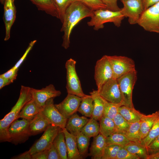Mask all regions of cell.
I'll return each mask as SVG.
<instances>
[{"label":"cell","instance_id":"74e56055","mask_svg":"<svg viewBox=\"0 0 159 159\" xmlns=\"http://www.w3.org/2000/svg\"><path fill=\"white\" fill-rule=\"evenodd\" d=\"M121 147L116 145H107L101 159H116L117 153Z\"/></svg>","mask_w":159,"mask_h":159},{"label":"cell","instance_id":"816d5d0a","mask_svg":"<svg viewBox=\"0 0 159 159\" xmlns=\"http://www.w3.org/2000/svg\"><path fill=\"white\" fill-rule=\"evenodd\" d=\"M5 0H0V1L1 4H4L5 2Z\"/></svg>","mask_w":159,"mask_h":159},{"label":"cell","instance_id":"7bdbcfd3","mask_svg":"<svg viewBox=\"0 0 159 159\" xmlns=\"http://www.w3.org/2000/svg\"><path fill=\"white\" fill-rule=\"evenodd\" d=\"M18 69H15L13 67L0 76L11 81L12 82L15 80L17 76Z\"/></svg>","mask_w":159,"mask_h":159},{"label":"cell","instance_id":"f5cc1de1","mask_svg":"<svg viewBox=\"0 0 159 159\" xmlns=\"http://www.w3.org/2000/svg\"><path fill=\"white\" fill-rule=\"evenodd\" d=\"M14 1L15 0H13Z\"/></svg>","mask_w":159,"mask_h":159},{"label":"cell","instance_id":"52a82bcc","mask_svg":"<svg viewBox=\"0 0 159 159\" xmlns=\"http://www.w3.org/2000/svg\"><path fill=\"white\" fill-rule=\"evenodd\" d=\"M138 24L146 31L159 33V1L143 11Z\"/></svg>","mask_w":159,"mask_h":159},{"label":"cell","instance_id":"4fadbf2b","mask_svg":"<svg viewBox=\"0 0 159 159\" xmlns=\"http://www.w3.org/2000/svg\"><path fill=\"white\" fill-rule=\"evenodd\" d=\"M47 100L42 107L40 113L51 124L60 127H65L67 120L60 113L54 104V99Z\"/></svg>","mask_w":159,"mask_h":159},{"label":"cell","instance_id":"30bf717a","mask_svg":"<svg viewBox=\"0 0 159 159\" xmlns=\"http://www.w3.org/2000/svg\"><path fill=\"white\" fill-rule=\"evenodd\" d=\"M97 91L99 95L108 102L120 106L123 105L117 79L112 78L110 79L103 85L100 91Z\"/></svg>","mask_w":159,"mask_h":159},{"label":"cell","instance_id":"ac0fdd59","mask_svg":"<svg viewBox=\"0 0 159 159\" xmlns=\"http://www.w3.org/2000/svg\"><path fill=\"white\" fill-rule=\"evenodd\" d=\"M89 120L85 116H79L76 112L67 120L65 127L70 133L76 136Z\"/></svg>","mask_w":159,"mask_h":159},{"label":"cell","instance_id":"f35d334b","mask_svg":"<svg viewBox=\"0 0 159 159\" xmlns=\"http://www.w3.org/2000/svg\"><path fill=\"white\" fill-rule=\"evenodd\" d=\"M85 4L93 11L101 9H107L101 0H76Z\"/></svg>","mask_w":159,"mask_h":159},{"label":"cell","instance_id":"f907efd6","mask_svg":"<svg viewBox=\"0 0 159 159\" xmlns=\"http://www.w3.org/2000/svg\"><path fill=\"white\" fill-rule=\"evenodd\" d=\"M147 159H159V154L148 155Z\"/></svg>","mask_w":159,"mask_h":159},{"label":"cell","instance_id":"7dc6e473","mask_svg":"<svg viewBox=\"0 0 159 159\" xmlns=\"http://www.w3.org/2000/svg\"><path fill=\"white\" fill-rule=\"evenodd\" d=\"M13 159H32V155L29 150L11 158Z\"/></svg>","mask_w":159,"mask_h":159},{"label":"cell","instance_id":"4dcf8cb0","mask_svg":"<svg viewBox=\"0 0 159 159\" xmlns=\"http://www.w3.org/2000/svg\"><path fill=\"white\" fill-rule=\"evenodd\" d=\"M141 120L131 123L127 132L124 135L130 141L141 143L140 125Z\"/></svg>","mask_w":159,"mask_h":159},{"label":"cell","instance_id":"9a60e30c","mask_svg":"<svg viewBox=\"0 0 159 159\" xmlns=\"http://www.w3.org/2000/svg\"><path fill=\"white\" fill-rule=\"evenodd\" d=\"M31 91L33 99L41 107L44 106L49 99L59 97L61 94V91L56 90L52 84L41 89L32 88Z\"/></svg>","mask_w":159,"mask_h":159},{"label":"cell","instance_id":"277c9868","mask_svg":"<svg viewBox=\"0 0 159 159\" xmlns=\"http://www.w3.org/2000/svg\"><path fill=\"white\" fill-rule=\"evenodd\" d=\"M137 78V71L135 69L117 79L121 92L123 105L134 107L132 101V93Z\"/></svg>","mask_w":159,"mask_h":159},{"label":"cell","instance_id":"4316f807","mask_svg":"<svg viewBox=\"0 0 159 159\" xmlns=\"http://www.w3.org/2000/svg\"><path fill=\"white\" fill-rule=\"evenodd\" d=\"M123 148L139 159H147L148 155L146 147L140 143L130 141Z\"/></svg>","mask_w":159,"mask_h":159},{"label":"cell","instance_id":"8992f818","mask_svg":"<svg viewBox=\"0 0 159 159\" xmlns=\"http://www.w3.org/2000/svg\"><path fill=\"white\" fill-rule=\"evenodd\" d=\"M76 62L70 58L66 62L67 84L66 88L68 94H73L81 97L86 96L83 92L79 78L76 72Z\"/></svg>","mask_w":159,"mask_h":159},{"label":"cell","instance_id":"d4e9b609","mask_svg":"<svg viewBox=\"0 0 159 159\" xmlns=\"http://www.w3.org/2000/svg\"><path fill=\"white\" fill-rule=\"evenodd\" d=\"M39 10L58 19L57 9L53 0H30Z\"/></svg>","mask_w":159,"mask_h":159},{"label":"cell","instance_id":"5bb4252c","mask_svg":"<svg viewBox=\"0 0 159 159\" xmlns=\"http://www.w3.org/2000/svg\"><path fill=\"white\" fill-rule=\"evenodd\" d=\"M81 100L82 97L68 94L61 102L55 105L64 117L68 119L78 111Z\"/></svg>","mask_w":159,"mask_h":159},{"label":"cell","instance_id":"f546056e","mask_svg":"<svg viewBox=\"0 0 159 159\" xmlns=\"http://www.w3.org/2000/svg\"><path fill=\"white\" fill-rule=\"evenodd\" d=\"M53 143L59 152L61 159H68L65 135L62 129L55 138Z\"/></svg>","mask_w":159,"mask_h":159},{"label":"cell","instance_id":"f1b7e54d","mask_svg":"<svg viewBox=\"0 0 159 159\" xmlns=\"http://www.w3.org/2000/svg\"><path fill=\"white\" fill-rule=\"evenodd\" d=\"M97 120L91 117L82 129L81 132L87 136L94 137L100 133V124Z\"/></svg>","mask_w":159,"mask_h":159},{"label":"cell","instance_id":"1f68e13d","mask_svg":"<svg viewBox=\"0 0 159 159\" xmlns=\"http://www.w3.org/2000/svg\"><path fill=\"white\" fill-rule=\"evenodd\" d=\"M76 138L79 152L83 158L87 153L90 138L81 132L77 134Z\"/></svg>","mask_w":159,"mask_h":159},{"label":"cell","instance_id":"ffe728a7","mask_svg":"<svg viewBox=\"0 0 159 159\" xmlns=\"http://www.w3.org/2000/svg\"><path fill=\"white\" fill-rule=\"evenodd\" d=\"M51 124L41 114L39 113L31 120L29 130L32 135H35L44 131Z\"/></svg>","mask_w":159,"mask_h":159},{"label":"cell","instance_id":"7402d4cb","mask_svg":"<svg viewBox=\"0 0 159 159\" xmlns=\"http://www.w3.org/2000/svg\"><path fill=\"white\" fill-rule=\"evenodd\" d=\"M159 115V110L151 114L143 115L141 120L140 125L141 141L147 136Z\"/></svg>","mask_w":159,"mask_h":159},{"label":"cell","instance_id":"836d02e7","mask_svg":"<svg viewBox=\"0 0 159 159\" xmlns=\"http://www.w3.org/2000/svg\"><path fill=\"white\" fill-rule=\"evenodd\" d=\"M106 141L107 145H116L123 148L130 141L124 135L117 133L106 138Z\"/></svg>","mask_w":159,"mask_h":159},{"label":"cell","instance_id":"3957f363","mask_svg":"<svg viewBox=\"0 0 159 159\" xmlns=\"http://www.w3.org/2000/svg\"><path fill=\"white\" fill-rule=\"evenodd\" d=\"M93 12V15L87 24L90 26L93 27L95 30L103 29L104 24L108 22L112 23L116 26L119 27L125 18L120 10L115 11L107 9H101L94 11Z\"/></svg>","mask_w":159,"mask_h":159},{"label":"cell","instance_id":"8fae6325","mask_svg":"<svg viewBox=\"0 0 159 159\" xmlns=\"http://www.w3.org/2000/svg\"><path fill=\"white\" fill-rule=\"evenodd\" d=\"M123 7L120 11L125 17L128 18L131 25L138 24L140 17L144 11L143 0H121Z\"/></svg>","mask_w":159,"mask_h":159},{"label":"cell","instance_id":"60d3db41","mask_svg":"<svg viewBox=\"0 0 159 159\" xmlns=\"http://www.w3.org/2000/svg\"><path fill=\"white\" fill-rule=\"evenodd\" d=\"M116 159H139L125 148L121 147L119 150Z\"/></svg>","mask_w":159,"mask_h":159},{"label":"cell","instance_id":"83f0119b","mask_svg":"<svg viewBox=\"0 0 159 159\" xmlns=\"http://www.w3.org/2000/svg\"><path fill=\"white\" fill-rule=\"evenodd\" d=\"M94 107V100L92 96L87 95L82 97L78 111L86 117H92Z\"/></svg>","mask_w":159,"mask_h":159},{"label":"cell","instance_id":"bcb514c9","mask_svg":"<svg viewBox=\"0 0 159 159\" xmlns=\"http://www.w3.org/2000/svg\"><path fill=\"white\" fill-rule=\"evenodd\" d=\"M48 149L37 152L32 155V159H48Z\"/></svg>","mask_w":159,"mask_h":159},{"label":"cell","instance_id":"7c38bea8","mask_svg":"<svg viewBox=\"0 0 159 159\" xmlns=\"http://www.w3.org/2000/svg\"><path fill=\"white\" fill-rule=\"evenodd\" d=\"M60 127L50 124L40 137L29 150L32 155L35 153L49 149L60 131Z\"/></svg>","mask_w":159,"mask_h":159},{"label":"cell","instance_id":"e0dca14e","mask_svg":"<svg viewBox=\"0 0 159 159\" xmlns=\"http://www.w3.org/2000/svg\"><path fill=\"white\" fill-rule=\"evenodd\" d=\"M62 129L65 137L68 159H80L82 157L78 149L76 136L68 132L65 127Z\"/></svg>","mask_w":159,"mask_h":159},{"label":"cell","instance_id":"d6986e66","mask_svg":"<svg viewBox=\"0 0 159 159\" xmlns=\"http://www.w3.org/2000/svg\"><path fill=\"white\" fill-rule=\"evenodd\" d=\"M106 138L99 133L94 137L90 148V156L93 159H101L107 145Z\"/></svg>","mask_w":159,"mask_h":159},{"label":"cell","instance_id":"9c48e42d","mask_svg":"<svg viewBox=\"0 0 159 159\" xmlns=\"http://www.w3.org/2000/svg\"><path fill=\"white\" fill-rule=\"evenodd\" d=\"M112 77V71L107 55H104L97 60L95 67L94 79L97 90L100 91L103 85Z\"/></svg>","mask_w":159,"mask_h":159},{"label":"cell","instance_id":"e575fe53","mask_svg":"<svg viewBox=\"0 0 159 159\" xmlns=\"http://www.w3.org/2000/svg\"><path fill=\"white\" fill-rule=\"evenodd\" d=\"M57 10L58 19L62 23L66 11L69 6L76 0H53Z\"/></svg>","mask_w":159,"mask_h":159},{"label":"cell","instance_id":"44dd1931","mask_svg":"<svg viewBox=\"0 0 159 159\" xmlns=\"http://www.w3.org/2000/svg\"><path fill=\"white\" fill-rule=\"evenodd\" d=\"M42 107L32 98L24 106L19 113L18 118L31 120L39 113Z\"/></svg>","mask_w":159,"mask_h":159},{"label":"cell","instance_id":"ba28073f","mask_svg":"<svg viewBox=\"0 0 159 159\" xmlns=\"http://www.w3.org/2000/svg\"><path fill=\"white\" fill-rule=\"evenodd\" d=\"M113 73L112 78L117 79L135 69L134 61L131 58L122 56H108Z\"/></svg>","mask_w":159,"mask_h":159},{"label":"cell","instance_id":"ee69618b","mask_svg":"<svg viewBox=\"0 0 159 159\" xmlns=\"http://www.w3.org/2000/svg\"><path fill=\"white\" fill-rule=\"evenodd\" d=\"M106 6L107 9L113 11H120V8L117 4V0H101Z\"/></svg>","mask_w":159,"mask_h":159},{"label":"cell","instance_id":"cb8c5ba5","mask_svg":"<svg viewBox=\"0 0 159 159\" xmlns=\"http://www.w3.org/2000/svg\"><path fill=\"white\" fill-rule=\"evenodd\" d=\"M118 113L130 123L140 120L144 115L136 110L134 107L130 108L124 105L119 107Z\"/></svg>","mask_w":159,"mask_h":159},{"label":"cell","instance_id":"f6af8a7d","mask_svg":"<svg viewBox=\"0 0 159 159\" xmlns=\"http://www.w3.org/2000/svg\"><path fill=\"white\" fill-rule=\"evenodd\" d=\"M48 159H61L59 154L53 143L48 150Z\"/></svg>","mask_w":159,"mask_h":159},{"label":"cell","instance_id":"484cf974","mask_svg":"<svg viewBox=\"0 0 159 159\" xmlns=\"http://www.w3.org/2000/svg\"><path fill=\"white\" fill-rule=\"evenodd\" d=\"M100 133L106 138L116 133L113 119L103 116L100 120Z\"/></svg>","mask_w":159,"mask_h":159},{"label":"cell","instance_id":"b9f144b4","mask_svg":"<svg viewBox=\"0 0 159 159\" xmlns=\"http://www.w3.org/2000/svg\"><path fill=\"white\" fill-rule=\"evenodd\" d=\"M36 42V40H34L30 42L22 56L13 67L14 68L16 69L19 68Z\"/></svg>","mask_w":159,"mask_h":159},{"label":"cell","instance_id":"6da1fadb","mask_svg":"<svg viewBox=\"0 0 159 159\" xmlns=\"http://www.w3.org/2000/svg\"><path fill=\"white\" fill-rule=\"evenodd\" d=\"M93 11L81 2L76 1L68 7L65 13L61 32H64L62 46L67 49L70 46V37L74 27L82 19L91 17Z\"/></svg>","mask_w":159,"mask_h":159},{"label":"cell","instance_id":"2e32d148","mask_svg":"<svg viewBox=\"0 0 159 159\" xmlns=\"http://www.w3.org/2000/svg\"><path fill=\"white\" fill-rule=\"evenodd\" d=\"M13 0H5L4 4L3 20L5 28L4 40H8L10 37V31L16 17V10Z\"/></svg>","mask_w":159,"mask_h":159},{"label":"cell","instance_id":"8d00e7d4","mask_svg":"<svg viewBox=\"0 0 159 159\" xmlns=\"http://www.w3.org/2000/svg\"><path fill=\"white\" fill-rule=\"evenodd\" d=\"M104 101L103 116L113 119L115 116L118 113V108L120 106L108 102L104 99Z\"/></svg>","mask_w":159,"mask_h":159},{"label":"cell","instance_id":"d590c367","mask_svg":"<svg viewBox=\"0 0 159 159\" xmlns=\"http://www.w3.org/2000/svg\"><path fill=\"white\" fill-rule=\"evenodd\" d=\"M159 135V115L154 123L147 136L141 142L143 145L147 146L154 139Z\"/></svg>","mask_w":159,"mask_h":159},{"label":"cell","instance_id":"7a4b0ae2","mask_svg":"<svg viewBox=\"0 0 159 159\" xmlns=\"http://www.w3.org/2000/svg\"><path fill=\"white\" fill-rule=\"evenodd\" d=\"M32 88L22 85L18 100L10 111L0 120V142H9L8 130L11 124L18 119L25 104L32 99Z\"/></svg>","mask_w":159,"mask_h":159},{"label":"cell","instance_id":"d6a6232c","mask_svg":"<svg viewBox=\"0 0 159 159\" xmlns=\"http://www.w3.org/2000/svg\"><path fill=\"white\" fill-rule=\"evenodd\" d=\"M113 120L115 126L116 133L124 135L128 130L131 123L128 122L119 113Z\"/></svg>","mask_w":159,"mask_h":159},{"label":"cell","instance_id":"5b68a950","mask_svg":"<svg viewBox=\"0 0 159 159\" xmlns=\"http://www.w3.org/2000/svg\"><path fill=\"white\" fill-rule=\"evenodd\" d=\"M31 120L22 119L14 121L8 130L9 142L16 145L27 140L31 136L29 128Z\"/></svg>","mask_w":159,"mask_h":159},{"label":"cell","instance_id":"c3c4849f","mask_svg":"<svg viewBox=\"0 0 159 159\" xmlns=\"http://www.w3.org/2000/svg\"><path fill=\"white\" fill-rule=\"evenodd\" d=\"M143 1L145 11L149 7L159 1V0H143Z\"/></svg>","mask_w":159,"mask_h":159},{"label":"cell","instance_id":"681fc988","mask_svg":"<svg viewBox=\"0 0 159 159\" xmlns=\"http://www.w3.org/2000/svg\"><path fill=\"white\" fill-rule=\"evenodd\" d=\"M12 82L11 81L0 76V89H1L6 86L8 85Z\"/></svg>","mask_w":159,"mask_h":159},{"label":"cell","instance_id":"ab89813d","mask_svg":"<svg viewBox=\"0 0 159 159\" xmlns=\"http://www.w3.org/2000/svg\"><path fill=\"white\" fill-rule=\"evenodd\" d=\"M148 155L159 154V135L146 147Z\"/></svg>","mask_w":159,"mask_h":159},{"label":"cell","instance_id":"603a6c76","mask_svg":"<svg viewBox=\"0 0 159 159\" xmlns=\"http://www.w3.org/2000/svg\"><path fill=\"white\" fill-rule=\"evenodd\" d=\"M94 100V107L92 117L100 120L103 116L104 99L98 94L97 90H93L90 92Z\"/></svg>","mask_w":159,"mask_h":159}]
</instances>
